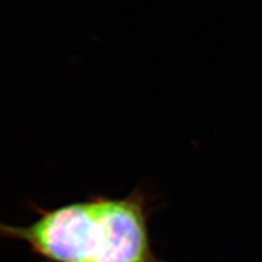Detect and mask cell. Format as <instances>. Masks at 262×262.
<instances>
[{
	"label": "cell",
	"instance_id": "1",
	"mask_svg": "<svg viewBox=\"0 0 262 262\" xmlns=\"http://www.w3.org/2000/svg\"><path fill=\"white\" fill-rule=\"evenodd\" d=\"M29 225L0 223V237L22 242L46 262H166L149 233V194L140 187L125 198L92 195L55 209L34 207Z\"/></svg>",
	"mask_w": 262,
	"mask_h": 262
}]
</instances>
